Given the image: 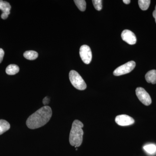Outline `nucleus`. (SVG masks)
Segmentation results:
<instances>
[{"label": "nucleus", "mask_w": 156, "mask_h": 156, "mask_svg": "<svg viewBox=\"0 0 156 156\" xmlns=\"http://www.w3.org/2000/svg\"><path fill=\"white\" fill-rule=\"evenodd\" d=\"M145 80L148 83L153 84L156 83V70H151L147 73L145 75Z\"/></svg>", "instance_id": "9"}, {"label": "nucleus", "mask_w": 156, "mask_h": 156, "mask_svg": "<svg viewBox=\"0 0 156 156\" xmlns=\"http://www.w3.org/2000/svg\"><path fill=\"white\" fill-rule=\"evenodd\" d=\"M83 126V123L78 120H75L73 123L69 137L70 144L73 146L79 147L82 144L84 134L82 128Z\"/></svg>", "instance_id": "2"}, {"label": "nucleus", "mask_w": 156, "mask_h": 156, "mask_svg": "<svg viewBox=\"0 0 156 156\" xmlns=\"http://www.w3.org/2000/svg\"><path fill=\"white\" fill-rule=\"evenodd\" d=\"M153 17L155 18V22L156 23V5L155 6V8L154 11H153Z\"/></svg>", "instance_id": "21"}, {"label": "nucleus", "mask_w": 156, "mask_h": 156, "mask_svg": "<svg viewBox=\"0 0 156 156\" xmlns=\"http://www.w3.org/2000/svg\"><path fill=\"white\" fill-rule=\"evenodd\" d=\"M136 94L139 100L144 105L148 106L152 102L150 95L145 89L141 87H138L136 89Z\"/></svg>", "instance_id": "5"}, {"label": "nucleus", "mask_w": 156, "mask_h": 156, "mask_svg": "<svg viewBox=\"0 0 156 156\" xmlns=\"http://www.w3.org/2000/svg\"><path fill=\"white\" fill-rule=\"evenodd\" d=\"M5 52L2 48H0V63L2 61L3 57H4Z\"/></svg>", "instance_id": "18"}, {"label": "nucleus", "mask_w": 156, "mask_h": 156, "mask_svg": "<svg viewBox=\"0 0 156 156\" xmlns=\"http://www.w3.org/2000/svg\"><path fill=\"white\" fill-rule=\"evenodd\" d=\"M123 2L126 4V5H128V4H130V2H131L130 0H123Z\"/></svg>", "instance_id": "22"}, {"label": "nucleus", "mask_w": 156, "mask_h": 156, "mask_svg": "<svg viewBox=\"0 0 156 156\" xmlns=\"http://www.w3.org/2000/svg\"><path fill=\"white\" fill-rule=\"evenodd\" d=\"M19 71V67L15 64H11L7 67L6 73L9 75H14Z\"/></svg>", "instance_id": "11"}, {"label": "nucleus", "mask_w": 156, "mask_h": 156, "mask_svg": "<svg viewBox=\"0 0 156 156\" xmlns=\"http://www.w3.org/2000/svg\"><path fill=\"white\" fill-rule=\"evenodd\" d=\"M52 115V109L50 107L47 105L43 107L29 117L27 121V126L31 129L41 127L50 121Z\"/></svg>", "instance_id": "1"}, {"label": "nucleus", "mask_w": 156, "mask_h": 156, "mask_svg": "<svg viewBox=\"0 0 156 156\" xmlns=\"http://www.w3.org/2000/svg\"><path fill=\"white\" fill-rule=\"evenodd\" d=\"M80 56L82 61L86 64H89L92 59V53L90 47L88 45L81 46L80 50Z\"/></svg>", "instance_id": "6"}, {"label": "nucleus", "mask_w": 156, "mask_h": 156, "mask_svg": "<svg viewBox=\"0 0 156 156\" xmlns=\"http://www.w3.org/2000/svg\"><path fill=\"white\" fill-rule=\"evenodd\" d=\"M122 39L124 41L130 45L135 44L136 42V36L133 32L128 30H123L121 34Z\"/></svg>", "instance_id": "8"}, {"label": "nucleus", "mask_w": 156, "mask_h": 156, "mask_svg": "<svg viewBox=\"0 0 156 156\" xmlns=\"http://www.w3.org/2000/svg\"><path fill=\"white\" fill-rule=\"evenodd\" d=\"M10 128V125L6 120H0V135L9 130Z\"/></svg>", "instance_id": "13"}, {"label": "nucleus", "mask_w": 156, "mask_h": 156, "mask_svg": "<svg viewBox=\"0 0 156 156\" xmlns=\"http://www.w3.org/2000/svg\"><path fill=\"white\" fill-rule=\"evenodd\" d=\"M138 5L140 9L143 11L147 10L151 4L150 0H139L138 1Z\"/></svg>", "instance_id": "14"}, {"label": "nucleus", "mask_w": 156, "mask_h": 156, "mask_svg": "<svg viewBox=\"0 0 156 156\" xmlns=\"http://www.w3.org/2000/svg\"><path fill=\"white\" fill-rule=\"evenodd\" d=\"M11 9V6L9 2L0 0V10L2 11V13H5L9 15L10 14Z\"/></svg>", "instance_id": "10"}, {"label": "nucleus", "mask_w": 156, "mask_h": 156, "mask_svg": "<svg viewBox=\"0 0 156 156\" xmlns=\"http://www.w3.org/2000/svg\"><path fill=\"white\" fill-rule=\"evenodd\" d=\"M115 121L118 125L122 126H130L134 123V120L132 117L126 115L117 116Z\"/></svg>", "instance_id": "7"}, {"label": "nucleus", "mask_w": 156, "mask_h": 156, "mask_svg": "<svg viewBox=\"0 0 156 156\" xmlns=\"http://www.w3.org/2000/svg\"><path fill=\"white\" fill-rule=\"evenodd\" d=\"M74 2L80 11H84L86 10L87 3L85 0H75Z\"/></svg>", "instance_id": "15"}, {"label": "nucleus", "mask_w": 156, "mask_h": 156, "mask_svg": "<svg viewBox=\"0 0 156 156\" xmlns=\"http://www.w3.org/2000/svg\"><path fill=\"white\" fill-rule=\"evenodd\" d=\"M23 56L28 60H33L37 58L38 54L36 51L29 50L24 52L23 53Z\"/></svg>", "instance_id": "12"}, {"label": "nucleus", "mask_w": 156, "mask_h": 156, "mask_svg": "<svg viewBox=\"0 0 156 156\" xmlns=\"http://www.w3.org/2000/svg\"><path fill=\"white\" fill-rule=\"evenodd\" d=\"M143 148L148 154H153L156 152V146L154 144H147L144 146Z\"/></svg>", "instance_id": "16"}, {"label": "nucleus", "mask_w": 156, "mask_h": 156, "mask_svg": "<svg viewBox=\"0 0 156 156\" xmlns=\"http://www.w3.org/2000/svg\"><path fill=\"white\" fill-rule=\"evenodd\" d=\"M49 102H50V99H49V98L48 97H45L44 98V99H43V104H44V105H47L49 103ZM46 106H47V105H46Z\"/></svg>", "instance_id": "19"}, {"label": "nucleus", "mask_w": 156, "mask_h": 156, "mask_svg": "<svg viewBox=\"0 0 156 156\" xmlns=\"http://www.w3.org/2000/svg\"><path fill=\"white\" fill-rule=\"evenodd\" d=\"M93 5L97 11H101L102 9V1L101 0H93L92 1Z\"/></svg>", "instance_id": "17"}, {"label": "nucleus", "mask_w": 156, "mask_h": 156, "mask_svg": "<svg viewBox=\"0 0 156 156\" xmlns=\"http://www.w3.org/2000/svg\"><path fill=\"white\" fill-rule=\"evenodd\" d=\"M8 17H9V15L8 14H5V13H2L1 15V17L3 19H7Z\"/></svg>", "instance_id": "20"}, {"label": "nucleus", "mask_w": 156, "mask_h": 156, "mask_svg": "<svg viewBox=\"0 0 156 156\" xmlns=\"http://www.w3.org/2000/svg\"><path fill=\"white\" fill-rule=\"evenodd\" d=\"M69 78L71 83L76 89L83 90L87 88V84L83 79L76 71L71 70L70 72Z\"/></svg>", "instance_id": "3"}, {"label": "nucleus", "mask_w": 156, "mask_h": 156, "mask_svg": "<svg viewBox=\"0 0 156 156\" xmlns=\"http://www.w3.org/2000/svg\"><path fill=\"white\" fill-rule=\"evenodd\" d=\"M136 66V63L134 61H131L119 66L115 70L114 75L120 76L126 74L131 72Z\"/></svg>", "instance_id": "4"}]
</instances>
